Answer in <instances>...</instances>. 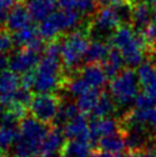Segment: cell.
Segmentation results:
<instances>
[{"mask_svg":"<svg viewBox=\"0 0 156 157\" xmlns=\"http://www.w3.org/2000/svg\"><path fill=\"white\" fill-rule=\"evenodd\" d=\"M109 45L116 48L124 59L126 68H137L147 55V48L141 33L132 24H122L109 39Z\"/></svg>","mask_w":156,"mask_h":157,"instance_id":"6da1fadb","label":"cell"},{"mask_svg":"<svg viewBox=\"0 0 156 157\" xmlns=\"http://www.w3.org/2000/svg\"><path fill=\"white\" fill-rule=\"evenodd\" d=\"M88 22L84 23L79 29L68 32L60 39V56L65 74L77 72L80 69V63L84 62V56L90 45Z\"/></svg>","mask_w":156,"mask_h":157,"instance_id":"7a4b0ae2","label":"cell"},{"mask_svg":"<svg viewBox=\"0 0 156 157\" xmlns=\"http://www.w3.org/2000/svg\"><path fill=\"white\" fill-rule=\"evenodd\" d=\"M52 125L24 117L20 122V135L13 147L14 157H40L41 144Z\"/></svg>","mask_w":156,"mask_h":157,"instance_id":"3957f363","label":"cell"},{"mask_svg":"<svg viewBox=\"0 0 156 157\" xmlns=\"http://www.w3.org/2000/svg\"><path fill=\"white\" fill-rule=\"evenodd\" d=\"M65 72L60 56L44 55L35 69L32 90L36 93H54L63 88Z\"/></svg>","mask_w":156,"mask_h":157,"instance_id":"277c9868","label":"cell"},{"mask_svg":"<svg viewBox=\"0 0 156 157\" xmlns=\"http://www.w3.org/2000/svg\"><path fill=\"white\" fill-rule=\"evenodd\" d=\"M140 88L138 74L133 68H124L109 83V93L119 108H127L132 105Z\"/></svg>","mask_w":156,"mask_h":157,"instance_id":"5b68a950","label":"cell"},{"mask_svg":"<svg viewBox=\"0 0 156 157\" xmlns=\"http://www.w3.org/2000/svg\"><path fill=\"white\" fill-rule=\"evenodd\" d=\"M122 24L121 17L114 6L102 7L90 18L88 36L90 38H93V40L109 41L113 33Z\"/></svg>","mask_w":156,"mask_h":157,"instance_id":"8992f818","label":"cell"},{"mask_svg":"<svg viewBox=\"0 0 156 157\" xmlns=\"http://www.w3.org/2000/svg\"><path fill=\"white\" fill-rule=\"evenodd\" d=\"M61 103V98L55 93H37L31 100L29 110L36 119L47 125H54Z\"/></svg>","mask_w":156,"mask_h":157,"instance_id":"52a82bcc","label":"cell"},{"mask_svg":"<svg viewBox=\"0 0 156 157\" xmlns=\"http://www.w3.org/2000/svg\"><path fill=\"white\" fill-rule=\"evenodd\" d=\"M21 117L15 113L7 110L0 116V150L13 148L20 135Z\"/></svg>","mask_w":156,"mask_h":157,"instance_id":"ba28073f","label":"cell"},{"mask_svg":"<svg viewBox=\"0 0 156 157\" xmlns=\"http://www.w3.org/2000/svg\"><path fill=\"white\" fill-rule=\"evenodd\" d=\"M40 60V52L29 48H22L18 52L14 53L13 56L9 57L8 67L9 70L22 76L33 71L39 64Z\"/></svg>","mask_w":156,"mask_h":157,"instance_id":"9c48e42d","label":"cell"},{"mask_svg":"<svg viewBox=\"0 0 156 157\" xmlns=\"http://www.w3.org/2000/svg\"><path fill=\"white\" fill-rule=\"evenodd\" d=\"M21 76L12 70H2L0 72V103L9 108L18 91L21 88Z\"/></svg>","mask_w":156,"mask_h":157,"instance_id":"30bf717a","label":"cell"},{"mask_svg":"<svg viewBox=\"0 0 156 157\" xmlns=\"http://www.w3.org/2000/svg\"><path fill=\"white\" fill-rule=\"evenodd\" d=\"M12 35H13L15 47H18L20 49L29 48V49L37 51V52H41L46 47L45 41L39 35L38 28L33 24L16 31Z\"/></svg>","mask_w":156,"mask_h":157,"instance_id":"8fae6325","label":"cell"},{"mask_svg":"<svg viewBox=\"0 0 156 157\" xmlns=\"http://www.w3.org/2000/svg\"><path fill=\"white\" fill-rule=\"evenodd\" d=\"M62 130L64 136L68 140H79L92 144L90 125L86 119V115L84 113H80L67 124H64Z\"/></svg>","mask_w":156,"mask_h":157,"instance_id":"7c38bea8","label":"cell"},{"mask_svg":"<svg viewBox=\"0 0 156 157\" xmlns=\"http://www.w3.org/2000/svg\"><path fill=\"white\" fill-rule=\"evenodd\" d=\"M90 125V132H91L92 144H96L101 138L106 135L113 134L116 132L121 131L119 121L115 119L111 116L101 118H91L88 121Z\"/></svg>","mask_w":156,"mask_h":157,"instance_id":"4fadbf2b","label":"cell"},{"mask_svg":"<svg viewBox=\"0 0 156 157\" xmlns=\"http://www.w3.org/2000/svg\"><path fill=\"white\" fill-rule=\"evenodd\" d=\"M64 138L63 130L60 126L52 125L43 141L40 157H55L57 155H60L61 149L65 142Z\"/></svg>","mask_w":156,"mask_h":157,"instance_id":"5bb4252c","label":"cell"},{"mask_svg":"<svg viewBox=\"0 0 156 157\" xmlns=\"http://www.w3.org/2000/svg\"><path fill=\"white\" fill-rule=\"evenodd\" d=\"M32 22L33 21H32L30 14L26 9V6L22 5L21 2H18L9 9L5 25H6L7 30L14 33L21 29H24L26 26L31 25Z\"/></svg>","mask_w":156,"mask_h":157,"instance_id":"9a60e30c","label":"cell"},{"mask_svg":"<svg viewBox=\"0 0 156 157\" xmlns=\"http://www.w3.org/2000/svg\"><path fill=\"white\" fill-rule=\"evenodd\" d=\"M138 78L142 92L156 99V61L148 60L138 67Z\"/></svg>","mask_w":156,"mask_h":157,"instance_id":"2e32d148","label":"cell"},{"mask_svg":"<svg viewBox=\"0 0 156 157\" xmlns=\"http://www.w3.org/2000/svg\"><path fill=\"white\" fill-rule=\"evenodd\" d=\"M155 20L153 9L149 5L142 1H137L132 5L131 24L138 32H142Z\"/></svg>","mask_w":156,"mask_h":157,"instance_id":"e0dca14e","label":"cell"},{"mask_svg":"<svg viewBox=\"0 0 156 157\" xmlns=\"http://www.w3.org/2000/svg\"><path fill=\"white\" fill-rule=\"evenodd\" d=\"M79 74L91 88L101 90L104 87L106 83L109 80L102 66L98 63L84 64L79 69Z\"/></svg>","mask_w":156,"mask_h":157,"instance_id":"ac0fdd59","label":"cell"},{"mask_svg":"<svg viewBox=\"0 0 156 157\" xmlns=\"http://www.w3.org/2000/svg\"><path fill=\"white\" fill-rule=\"evenodd\" d=\"M25 6L32 21L40 23L57 10V0H26Z\"/></svg>","mask_w":156,"mask_h":157,"instance_id":"d6986e66","label":"cell"},{"mask_svg":"<svg viewBox=\"0 0 156 157\" xmlns=\"http://www.w3.org/2000/svg\"><path fill=\"white\" fill-rule=\"evenodd\" d=\"M111 46L109 45L108 41L103 40H92L88 48L86 51V54L84 56V63L85 64H102L107 56L109 55Z\"/></svg>","mask_w":156,"mask_h":157,"instance_id":"ffe728a7","label":"cell"},{"mask_svg":"<svg viewBox=\"0 0 156 157\" xmlns=\"http://www.w3.org/2000/svg\"><path fill=\"white\" fill-rule=\"evenodd\" d=\"M96 148L99 151L104 153H123L126 148L125 135L122 131H118L113 134L106 135L96 142Z\"/></svg>","mask_w":156,"mask_h":157,"instance_id":"44dd1931","label":"cell"},{"mask_svg":"<svg viewBox=\"0 0 156 157\" xmlns=\"http://www.w3.org/2000/svg\"><path fill=\"white\" fill-rule=\"evenodd\" d=\"M92 144L79 140H67L61 149V157H94Z\"/></svg>","mask_w":156,"mask_h":157,"instance_id":"7402d4cb","label":"cell"},{"mask_svg":"<svg viewBox=\"0 0 156 157\" xmlns=\"http://www.w3.org/2000/svg\"><path fill=\"white\" fill-rule=\"evenodd\" d=\"M101 66L103 68L108 79L110 80L125 68V62H124V59H123L121 53L118 52L116 48L111 47L109 55Z\"/></svg>","mask_w":156,"mask_h":157,"instance_id":"603a6c76","label":"cell"},{"mask_svg":"<svg viewBox=\"0 0 156 157\" xmlns=\"http://www.w3.org/2000/svg\"><path fill=\"white\" fill-rule=\"evenodd\" d=\"M101 92L102 90L88 88L85 93L78 96L76 99V105H77L78 110L84 115H91L99 101Z\"/></svg>","mask_w":156,"mask_h":157,"instance_id":"cb8c5ba5","label":"cell"},{"mask_svg":"<svg viewBox=\"0 0 156 157\" xmlns=\"http://www.w3.org/2000/svg\"><path fill=\"white\" fill-rule=\"evenodd\" d=\"M116 108L117 105L115 103V101H114L111 94L106 91H102L96 108H94V110L92 111L90 116H91V118L109 117L116 111Z\"/></svg>","mask_w":156,"mask_h":157,"instance_id":"d4e9b609","label":"cell"},{"mask_svg":"<svg viewBox=\"0 0 156 157\" xmlns=\"http://www.w3.org/2000/svg\"><path fill=\"white\" fill-rule=\"evenodd\" d=\"M80 111L78 110L77 105L76 103H71V102H63L62 101V103H61V107H60V110H59V113H57V119H55V122L54 124L57 125V126H62L64 124L71 121L72 118H75L77 115H79Z\"/></svg>","mask_w":156,"mask_h":157,"instance_id":"484cf974","label":"cell"},{"mask_svg":"<svg viewBox=\"0 0 156 157\" xmlns=\"http://www.w3.org/2000/svg\"><path fill=\"white\" fill-rule=\"evenodd\" d=\"M140 33L146 44L148 56L156 55V18Z\"/></svg>","mask_w":156,"mask_h":157,"instance_id":"4316f807","label":"cell"},{"mask_svg":"<svg viewBox=\"0 0 156 157\" xmlns=\"http://www.w3.org/2000/svg\"><path fill=\"white\" fill-rule=\"evenodd\" d=\"M156 107V99L154 96L147 94L146 92L139 93L135 101V108L138 109H149Z\"/></svg>","mask_w":156,"mask_h":157,"instance_id":"83f0119b","label":"cell"},{"mask_svg":"<svg viewBox=\"0 0 156 157\" xmlns=\"http://www.w3.org/2000/svg\"><path fill=\"white\" fill-rule=\"evenodd\" d=\"M13 35L7 29H0V52H10L14 48Z\"/></svg>","mask_w":156,"mask_h":157,"instance_id":"f1b7e54d","label":"cell"},{"mask_svg":"<svg viewBox=\"0 0 156 157\" xmlns=\"http://www.w3.org/2000/svg\"><path fill=\"white\" fill-rule=\"evenodd\" d=\"M8 62H9V57L6 56V53L0 52V72L2 70L6 69V67L8 66Z\"/></svg>","mask_w":156,"mask_h":157,"instance_id":"f546056e","label":"cell"},{"mask_svg":"<svg viewBox=\"0 0 156 157\" xmlns=\"http://www.w3.org/2000/svg\"><path fill=\"white\" fill-rule=\"evenodd\" d=\"M123 0H96V2L101 7H107V6H114V5L121 2Z\"/></svg>","mask_w":156,"mask_h":157,"instance_id":"4dcf8cb0","label":"cell"},{"mask_svg":"<svg viewBox=\"0 0 156 157\" xmlns=\"http://www.w3.org/2000/svg\"><path fill=\"white\" fill-rule=\"evenodd\" d=\"M94 157H125L122 153H104V151H98L94 154Z\"/></svg>","mask_w":156,"mask_h":157,"instance_id":"1f68e13d","label":"cell"},{"mask_svg":"<svg viewBox=\"0 0 156 157\" xmlns=\"http://www.w3.org/2000/svg\"><path fill=\"white\" fill-rule=\"evenodd\" d=\"M125 157H147V149L146 150H135L129 151Z\"/></svg>","mask_w":156,"mask_h":157,"instance_id":"d6a6232c","label":"cell"},{"mask_svg":"<svg viewBox=\"0 0 156 157\" xmlns=\"http://www.w3.org/2000/svg\"><path fill=\"white\" fill-rule=\"evenodd\" d=\"M147 157H156V149H147Z\"/></svg>","mask_w":156,"mask_h":157,"instance_id":"836d02e7","label":"cell"},{"mask_svg":"<svg viewBox=\"0 0 156 157\" xmlns=\"http://www.w3.org/2000/svg\"><path fill=\"white\" fill-rule=\"evenodd\" d=\"M0 157H9L7 154L5 153V151H2V150H0Z\"/></svg>","mask_w":156,"mask_h":157,"instance_id":"e575fe53","label":"cell"},{"mask_svg":"<svg viewBox=\"0 0 156 157\" xmlns=\"http://www.w3.org/2000/svg\"><path fill=\"white\" fill-rule=\"evenodd\" d=\"M4 105H1V103H0V116H1V115H2V113H4Z\"/></svg>","mask_w":156,"mask_h":157,"instance_id":"d590c367","label":"cell"},{"mask_svg":"<svg viewBox=\"0 0 156 157\" xmlns=\"http://www.w3.org/2000/svg\"><path fill=\"white\" fill-rule=\"evenodd\" d=\"M20 1H21V0H20Z\"/></svg>","mask_w":156,"mask_h":157,"instance_id":"8d00e7d4","label":"cell"}]
</instances>
